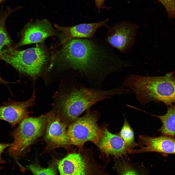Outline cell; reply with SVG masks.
<instances>
[{
	"mask_svg": "<svg viewBox=\"0 0 175 175\" xmlns=\"http://www.w3.org/2000/svg\"><path fill=\"white\" fill-rule=\"evenodd\" d=\"M105 154L114 157L116 159L123 158L129 154L130 150L118 135L110 132L105 127L102 130L99 139L95 144Z\"/></svg>",
	"mask_w": 175,
	"mask_h": 175,
	"instance_id": "7c38bea8",
	"label": "cell"
},
{
	"mask_svg": "<svg viewBox=\"0 0 175 175\" xmlns=\"http://www.w3.org/2000/svg\"><path fill=\"white\" fill-rule=\"evenodd\" d=\"M118 135L122 139L126 146L130 150V154L131 150L138 146V143L135 142L134 140L133 130L125 118L123 125Z\"/></svg>",
	"mask_w": 175,
	"mask_h": 175,
	"instance_id": "e0dca14e",
	"label": "cell"
},
{
	"mask_svg": "<svg viewBox=\"0 0 175 175\" xmlns=\"http://www.w3.org/2000/svg\"><path fill=\"white\" fill-rule=\"evenodd\" d=\"M47 113L36 117H27L23 119L11 133L14 141L8 153L15 160L25 153L29 147L45 131Z\"/></svg>",
	"mask_w": 175,
	"mask_h": 175,
	"instance_id": "5b68a950",
	"label": "cell"
},
{
	"mask_svg": "<svg viewBox=\"0 0 175 175\" xmlns=\"http://www.w3.org/2000/svg\"><path fill=\"white\" fill-rule=\"evenodd\" d=\"M67 125L55 110L47 113L45 139L48 149L64 147L71 144L66 130Z\"/></svg>",
	"mask_w": 175,
	"mask_h": 175,
	"instance_id": "ba28073f",
	"label": "cell"
},
{
	"mask_svg": "<svg viewBox=\"0 0 175 175\" xmlns=\"http://www.w3.org/2000/svg\"><path fill=\"white\" fill-rule=\"evenodd\" d=\"M10 83L9 82L5 80L0 77V84L6 85Z\"/></svg>",
	"mask_w": 175,
	"mask_h": 175,
	"instance_id": "603a6c76",
	"label": "cell"
},
{
	"mask_svg": "<svg viewBox=\"0 0 175 175\" xmlns=\"http://www.w3.org/2000/svg\"><path fill=\"white\" fill-rule=\"evenodd\" d=\"M139 138L138 144L140 148L132 149L131 154L153 152L175 154V139L174 137L164 135L156 137L140 135Z\"/></svg>",
	"mask_w": 175,
	"mask_h": 175,
	"instance_id": "8fae6325",
	"label": "cell"
},
{
	"mask_svg": "<svg viewBox=\"0 0 175 175\" xmlns=\"http://www.w3.org/2000/svg\"><path fill=\"white\" fill-rule=\"evenodd\" d=\"M108 19L96 23H83L71 26H61L55 24L54 27L58 31L62 33L64 37L61 41L64 42L73 39H91L99 27H108Z\"/></svg>",
	"mask_w": 175,
	"mask_h": 175,
	"instance_id": "4fadbf2b",
	"label": "cell"
},
{
	"mask_svg": "<svg viewBox=\"0 0 175 175\" xmlns=\"http://www.w3.org/2000/svg\"><path fill=\"white\" fill-rule=\"evenodd\" d=\"M61 86L55 110L68 124L95 104L124 92L122 87L103 89L87 86L73 78L63 80Z\"/></svg>",
	"mask_w": 175,
	"mask_h": 175,
	"instance_id": "7a4b0ae2",
	"label": "cell"
},
{
	"mask_svg": "<svg viewBox=\"0 0 175 175\" xmlns=\"http://www.w3.org/2000/svg\"><path fill=\"white\" fill-rule=\"evenodd\" d=\"M58 166L61 175H86V164L79 153L68 155L59 161Z\"/></svg>",
	"mask_w": 175,
	"mask_h": 175,
	"instance_id": "5bb4252c",
	"label": "cell"
},
{
	"mask_svg": "<svg viewBox=\"0 0 175 175\" xmlns=\"http://www.w3.org/2000/svg\"><path fill=\"white\" fill-rule=\"evenodd\" d=\"M28 168L34 175H56L55 169L52 167L44 168L31 165L29 166Z\"/></svg>",
	"mask_w": 175,
	"mask_h": 175,
	"instance_id": "d6986e66",
	"label": "cell"
},
{
	"mask_svg": "<svg viewBox=\"0 0 175 175\" xmlns=\"http://www.w3.org/2000/svg\"><path fill=\"white\" fill-rule=\"evenodd\" d=\"M35 92L34 90L31 98L24 101L19 102L10 100L0 106V119L9 123L12 127L19 123L24 118L28 116L29 107L34 104L35 99Z\"/></svg>",
	"mask_w": 175,
	"mask_h": 175,
	"instance_id": "30bf717a",
	"label": "cell"
},
{
	"mask_svg": "<svg viewBox=\"0 0 175 175\" xmlns=\"http://www.w3.org/2000/svg\"><path fill=\"white\" fill-rule=\"evenodd\" d=\"M105 0H95L96 7L98 9L99 11L102 8H108L105 6L104 3Z\"/></svg>",
	"mask_w": 175,
	"mask_h": 175,
	"instance_id": "7402d4cb",
	"label": "cell"
},
{
	"mask_svg": "<svg viewBox=\"0 0 175 175\" xmlns=\"http://www.w3.org/2000/svg\"><path fill=\"white\" fill-rule=\"evenodd\" d=\"M10 144L0 143V164H4L5 161L1 157V154L5 149L10 146Z\"/></svg>",
	"mask_w": 175,
	"mask_h": 175,
	"instance_id": "44dd1931",
	"label": "cell"
},
{
	"mask_svg": "<svg viewBox=\"0 0 175 175\" xmlns=\"http://www.w3.org/2000/svg\"><path fill=\"white\" fill-rule=\"evenodd\" d=\"M139 27L128 21L119 22L109 28L106 41L121 52L125 53L133 46Z\"/></svg>",
	"mask_w": 175,
	"mask_h": 175,
	"instance_id": "52a82bcc",
	"label": "cell"
},
{
	"mask_svg": "<svg viewBox=\"0 0 175 175\" xmlns=\"http://www.w3.org/2000/svg\"><path fill=\"white\" fill-rule=\"evenodd\" d=\"M58 32L46 19L29 22L22 29L20 40L17 46L42 43L48 37L58 35Z\"/></svg>",
	"mask_w": 175,
	"mask_h": 175,
	"instance_id": "9c48e42d",
	"label": "cell"
},
{
	"mask_svg": "<svg viewBox=\"0 0 175 175\" xmlns=\"http://www.w3.org/2000/svg\"><path fill=\"white\" fill-rule=\"evenodd\" d=\"M91 39L61 43V49L54 52L53 65H56L63 79H79L89 87L101 89L108 76L120 70V62L110 56L103 44Z\"/></svg>",
	"mask_w": 175,
	"mask_h": 175,
	"instance_id": "6da1fadb",
	"label": "cell"
},
{
	"mask_svg": "<svg viewBox=\"0 0 175 175\" xmlns=\"http://www.w3.org/2000/svg\"><path fill=\"white\" fill-rule=\"evenodd\" d=\"M16 46L7 47L0 53V59L10 64L19 73L35 79L49 65L51 67L54 51L44 42L24 50Z\"/></svg>",
	"mask_w": 175,
	"mask_h": 175,
	"instance_id": "277c9868",
	"label": "cell"
},
{
	"mask_svg": "<svg viewBox=\"0 0 175 175\" xmlns=\"http://www.w3.org/2000/svg\"><path fill=\"white\" fill-rule=\"evenodd\" d=\"M153 115L160 119L162 123L158 130L159 132L164 135L175 136V104L168 106L167 112L165 114Z\"/></svg>",
	"mask_w": 175,
	"mask_h": 175,
	"instance_id": "9a60e30c",
	"label": "cell"
},
{
	"mask_svg": "<svg viewBox=\"0 0 175 175\" xmlns=\"http://www.w3.org/2000/svg\"><path fill=\"white\" fill-rule=\"evenodd\" d=\"M8 16L6 14L0 15V53L4 47L13 46L12 45V41L8 33L5 26Z\"/></svg>",
	"mask_w": 175,
	"mask_h": 175,
	"instance_id": "ac0fdd59",
	"label": "cell"
},
{
	"mask_svg": "<svg viewBox=\"0 0 175 175\" xmlns=\"http://www.w3.org/2000/svg\"><path fill=\"white\" fill-rule=\"evenodd\" d=\"M164 8L169 18L175 19V0H157Z\"/></svg>",
	"mask_w": 175,
	"mask_h": 175,
	"instance_id": "ffe728a7",
	"label": "cell"
},
{
	"mask_svg": "<svg viewBox=\"0 0 175 175\" xmlns=\"http://www.w3.org/2000/svg\"><path fill=\"white\" fill-rule=\"evenodd\" d=\"M124 84L135 94L140 105L151 102H162L168 106L175 104V75L153 76L131 74L125 77Z\"/></svg>",
	"mask_w": 175,
	"mask_h": 175,
	"instance_id": "3957f363",
	"label": "cell"
},
{
	"mask_svg": "<svg viewBox=\"0 0 175 175\" xmlns=\"http://www.w3.org/2000/svg\"></svg>",
	"mask_w": 175,
	"mask_h": 175,
	"instance_id": "cb8c5ba5",
	"label": "cell"
},
{
	"mask_svg": "<svg viewBox=\"0 0 175 175\" xmlns=\"http://www.w3.org/2000/svg\"><path fill=\"white\" fill-rule=\"evenodd\" d=\"M117 159L115 168L118 175H148L145 170L123 158Z\"/></svg>",
	"mask_w": 175,
	"mask_h": 175,
	"instance_id": "2e32d148",
	"label": "cell"
},
{
	"mask_svg": "<svg viewBox=\"0 0 175 175\" xmlns=\"http://www.w3.org/2000/svg\"><path fill=\"white\" fill-rule=\"evenodd\" d=\"M87 110L83 116L78 118L69 126L67 131L71 144L81 146L90 141L96 144L102 132L97 123L98 113Z\"/></svg>",
	"mask_w": 175,
	"mask_h": 175,
	"instance_id": "8992f818",
	"label": "cell"
}]
</instances>
